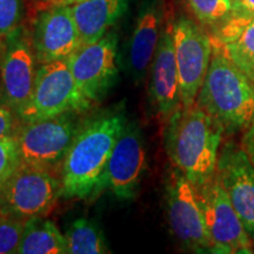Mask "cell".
<instances>
[{
    "instance_id": "obj_16",
    "label": "cell",
    "mask_w": 254,
    "mask_h": 254,
    "mask_svg": "<svg viewBox=\"0 0 254 254\" xmlns=\"http://www.w3.org/2000/svg\"><path fill=\"white\" fill-rule=\"evenodd\" d=\"M165 21L164 0H142L126 49V68L135 85H140L150 71Z\"/></svg>"
},
{
    "instance_id": "obj_28",
    "label": "cell",
    "mask_w": 254,
    "mask_h": 254,
    "mask_svg": "<svg viewBox=\"0 0 254 254\" xmlns=\"http://www.w3.org/2000/svg\"><path fill=\"white\" fill-rule=\"evenodd\" d=\"M84 1V0H46L44 4L46 6H60V5H73L75 2Z\"/></svg>"
},
{
    "instance_id": "obj_10",
    "label": "cell",
    "mask_w": 254,
    "mask_h": 254,
    "mask_svg": "<svg viewBox=\"0 0 254 254\" xmlns=\"http://www.w3.org/2000/svg\"><path fill=\"white\" fill-rule=\"evenodd\" d=\"M118 37L107 32L90 45L80 46L66 59L77 86L91 103H99L118 81Z\"/></svg>"
},
{
    "instance_id": "obj_24",
    "label": "cell",
    "mask_w": 254,
    "mask_h": 254,
    "mask_svg": "<svg viewBox=\"0 0 254 254\" xmlns=\"http://www.w3.org/2000/svg\"><path fill=\"white\" fill-rule=\"evenodd\" d=\"M24 227L25 221L0 214V254L17 253Z\"/></svg>"
},
{
    "instance_id": "obj_19",
    "label": "cell",
    "mask_w": 254,
    "mask_h": 254,
    "mask_svg": "<svg viewBox=\"0 0 254 254\" xmlns=\"http://www.w3.org/2000/svg\"><path fill=\"white\" fill-rule=\"evenodd\" d=\"M18 254H66L67 241L53 221L45 217L25 221Z\"/></svg>"
},
{
    "instance_id": "obj_23",
    "label": "cell",
    "mask_w": 254,
    "mask_h": 254,
    "mask_svg": "<svg viewBox=\"0 0 254 254\" xmlns=\"http://www.w3.org/2000/svg\"><path fill=\"white\" fill-rule=\"evenodd\" d=\"M20 165L21 159L15 134L0 138V190Z\"/></svg>"
},
{
    "instance_id": "obj_15",
    "label": "cell",
    "mask_w": 254,
    "mask_h": 254,
    "mask_svg": "<svg viewBox=\"0 0 254 254\" xmlns=\"http://www.w3.org/2000/svg\"><path fill=\"white\" fill-rule=\"evenodd\" d=\"M148 98L157 116L164 123L182 107L172 20L168 19L164 24L160 40L151 64Z\"/></svg>"
},
{
    "instance_id": "obj_26",
    "label": "cell",
    "mask_w": 254,
    "mask_h": 254,
    "mask_svg": "<svg viewBox=\"0 0 254 254\" xmlns=\"http://www.w3.org/2000/svg\"><path fill=\"white\" fill-rule=\"evenodd\" d=\"M241 144H243L244 150L246 151V153L249 154V157L254 165V116L249 126L244 129V135L243 140H241Z\"/></svg>"
},
{
    "instance_id": "obj_7",
    "label": "cell",
    "mask_w": 254,
    "mask_h": 254,
    "mask_svg": "<svg viewBox=\"0 0 254 254\" xmlns=\"http://www.w3.org/2000/svg\"><path fill=\"white\" fill-rule=\"evenodd\" d=\"M62 196L59 176L21 164L0 190V214L23 221L46 217Z\"/></svg>"
},
{
    "instance_id": "obj_18",
    "label": "cell",
    "mask_w": 254,
    "mask_h": 254,
    "mask_svg": "<svg viewBox=\"0 0 254 254\" xmlns=\"http://www.w3.org/2000/svg\"><path fill=\"white\" fill-rule=\"evenodd\" d=\"M128 0H84L71 6L80 46L90 45L107 33L125 13Z\"/></svg>"
},
{
    "instance_id": "obj_8",
    "label": "cell",
    "mask_w": 254,
    "mask_h": 254,
    "mask_svg": "<svg viewBox=\"0 0 254 254\" xmlns=\"http://www.w3.org/2000/svg\"><path fill=\"white\" fill-rule=\"evenodd\" d=\"M172 31L182 107L189 109L195 104L207 74L213 44L211 34L185 15L174 19Z\"/></svg>"
},
{
    "instance_id": "obj_9",
    "label": "cell",
    "mask_w": 254,
    "mask_h": 254,
    "mask_svg": "<svg viewBox=\"0 0 254 254\" xmlns=\"http://www.w3.org/2000/svg\"><path fill=\"white\" fill-rule=\"evenodd\" d=\"M37 63L30 31L25 26L19 27L0 47V104L15 116L33 91Z\"/></svg>"
},
{
    "instance_id": "obj_5",
    "label": "cell",
    "mask_w": 254,
    "mask_h": 254,
    "mask_svg": "<svg viewBox=\"0 0 254 254\" xmlns=\"http://www.w3.org/2000/svg\"><path fill=\"white\" fill-rule=\"evenodd\" d=\"M93 103L81 93L66 60L40 64L30 99L17 114L19 124L52 118L69 111L90 112Z\"/></svg>"
},
{
    "instance_id": "obj_2",
    "label": "cell",
    "mask_w": 254,
    "mask_h": 254,
    "mask_svg": "<svg viewBox=\"0 0 254 254\" xmlns=\"http://www.w3.org/2000/svg\"><path fill=\"white\" fill-rule=\"evenodd\" d=\"M224 134L222 127L196 104L180 107L165 123L168 158L195 189L214 178Z\"/></svg>"
},
{
    "instance_id": "obj_25",
    "label": "cell",
    "mask_w": 254,
    "mask_h": 254,
    "mask_svg": "<svg viewBox=\"0 0 254 254\" xmlns=\"http://www.w3.org/2000/svg\"><path fill=\"white\" fill-rule=\"evenodd\" d=\"M19 126L17 116L11 110L0 104V138L14 135Z\"/></svg>"
},
{
    "instance_id": "obj_12",
    "label": "cell",
    "mask_w": 254,
    "mask_h": 254,
    "mask_svg": "<svg viewBox=\"0 0 254 254\" xmlns=\"http://www.w3.org/2000/svg\"><path fill=\"white\" fill-rule=\"evenodd\" d=\"M147 168L144 133L135 122H126L117 140L105 174V187L119 200H133L138 194Z\"/></svg>"
},
{
    "instance_id": "obj_27",
    "label": "cell",
    "mask_w": 254,
    "mask_h": 254,
    "mask_svg": "<svg viewBox=\"0 0 254 254\" xmlns=\"http://www.w3.org/2000/svg\"><path fill=\"white\" fill-rule=\"evenodd\" d=\"M233 14L254 18V0H232Z\"/></svg>"
},
{
    "instance_id": "obj_29",
    "label": "cell",
    "mask_w": 254,
    "mask_h": 254,
    "mask_svg": "<svg viewBox=\"0 0 254 254\" xmlns=\"http://www.w3.org/2000/svg\"><path fill=\"white\" fill-rule=\"evenodd\" d=\"M41 1H43V2H45V1H46V0H41Z\"/></svg>"
},
{
    "instance_id": "obj_13",
    "label": "cell",
    "mask_w": 254,
    "mask_h": 254,
    "mask_svg": "<svg viewBox=\"0 0 254 254\" xmlns=\"http://www.w3.org/2000/svg\"><path fill=\"white\" fill-rule=\"evenodd\" d=\"M215 178L254 240V165L243 146L228 141L219 150Z\"/></svg>"
},
{
    "instance_id": "obj_20",
    "label": "cell",
    "mask_w": 254,
    "mask_h": 254,
    "mask_svg": "<svg viewBox=\"0 0 254 254\" xmlns=\"http://www.w3.org/2000/svg\"><path fill=\"white\" fill-rule=\"evenodd\" d=\"M68 254L110 253L104 233L97 222L86 218H78L69 225L65 234Z\"/></svg>"
},
{
    "instance_id": "obj_1",
    "label": "cell",
    "mask_w": 254,
    "mask_h": 254,
    "mask_svg": "<svg viewBox=\"0 0 254 254\" xmlns=\"http://www.w3.org/2000/svg\"><path fill=\"white\" fill-rule=\"evenodd\" d=\"M126 122L122 106L87 114L63 163L64 198L91 200L106 189L107 164Z\"/></svg>"
},
{
    "instance_id": "obj_17",
    "label": "cell",
    "mask_w": 254,
    "mask_h": 254,
    "mask_svg": "<svg viewBox=\"0 0 254 254\" xmlns=\"http://www.w3.org/2000/svg\"><path fill=\"white\" fill-rule=\"evenodd\" d=\"M211 38L254 84V18L232 14Z\"/></svg>"
},
{
    "instance_id": "obj_4",
    "label": "cell",
    "mask_w": 254,
    "mask_h": 254,
    "mask_svg": "<svg viewBox=\"0 0 254 254\" xmlns=\"http://www.w3.org/2000/svg\"><path fill=\"white\" fill-rule=\"evenodd\" d=\"M87 114L69 111L52 118L19 124L15 138L21 164L44 168L60 177L66 154Z\"/></svg>"
},
{
    "instance_id": "obj_22",
    "label": "cell",
    "mask_w": 254,
    "mask_h": 254,
    "mask_svg": "<svg viewBox=\"0 0 254 254\" xmlns=\"http://www.w3.org/2000/svg\"><path fill=\"white\" fill-rule=\"evenodd\" d=\"M23 19L21 0H0V47L19 27Z\"/></svg>"
},
{
    "instance_id": "obj_21",
    "label": "cell",
    "mask_w": 254,
    "mask_h": 254,
    "mask_svg": "<svg viewBox=\"0 0 254 254\" xmlns=\"http://www.w3.org/2000/svg\"><path fill=\"white\" fill-rule=\"evenodd\" d=\"M185 2L199 24L212 31L233 14L232 0H185Z\"/></svg>"
},
{
    "instance_id": "obj_6",
    "label": "cell",
    "mask_w": 254,
    "mask_h": 254,
    "mask_svg": "<svg viewBox=\"0 0 254 254\" xmlns=\"http://www.w3.org/2000/svg\"><path fill=\"white\" fill-rule=\"evenodd\" d=\"M165 212L171 233L184 249L195 253H214L195 186L173 167L165 179Z\"/></svg>"
},
{
    "instance_id": "obj_11",
    "label": "cell",
    "mask_w": 254,
    "mask_h": 254,
    "mask_svg": "<svg viewBox=\"0 0 254 254\" xmlns=\"http://www.w3.org/2000/svg\"><path fill=\"white\" fill-rule=\"evenodd\" d=\"M206 227L217 254H250L252 239L217 178L196 189Z\"/></svg>"
},
{
    "instance_id": "obj_14",
    "label": "cell",
    "mask_w": 254,
    "mask_h": 254,
    "mask_svg": "<svg viewBox=\"0 0 254 254\" xmlns=\"http://www.w3.org/2000/svg\"><path fill=\"white\" fill-rule=\"evenodd\" d=\"M37 62L66 60L80 47L71 6H47L37 14L30 31Z\"/></svg>"
},
{
    "instance_id": "obj_3",
    "label": "cell",
    "mask_w": 254,
    "mask_h": 254,
    "mask_svg": "<svg viewBox=\"0 0 254 254\" xmlns=\"http://www.w3.org/2000/svg\"><path fill=\"white\" fill-rule=\"evenodd\" d=\"M212 58L195 104L222 127L225 134L244 131L254 116V84L220 46Z\"/></svg>"
}]
</instances>
